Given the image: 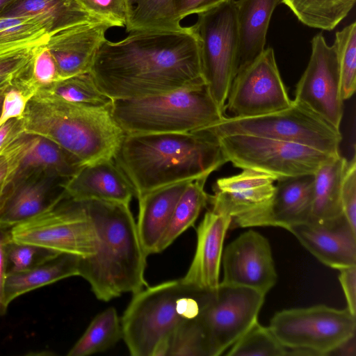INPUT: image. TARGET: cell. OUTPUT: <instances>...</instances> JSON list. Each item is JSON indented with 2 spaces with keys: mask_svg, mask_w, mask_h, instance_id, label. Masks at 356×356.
Instances as JSON below:
<instances>
[{
  "mask_svg": "<svg viewBox=\"0 0 356 356\" xmlns=\"http://www.w3.org/2000/svg\"><path fill=\"white\" fill-rule=\"evenodd\" d=\"M129 33L120 41L106 39L90 71L112 99L159 95L204 82L200 40L192 26Z\"/></svg>",
  "mask_w": 356,
  "mask_h": 356,
  "instance_id": "cell-1",
  "label": "cell"
},
{
  "mask_svg": "<svg viewBox=\"0 0 356 356\" xmlns=\"http://www.w3.org/2000/svg\"><path fill=\"white\" fill-rule=\"evenodd\" d=\"M113 159L137 199L163 187L209 177L227 162L217 138L206 129L125 134Z\"/></svg>",
  "mask_w": 356,
  "mask_h": 356,
  "instance_id": "cell-2",
  "label": "cell"
},
{
  "mask_svg": "<svg viewBox=\"0 0 356 356\" xmlns=\"http://www.w3.org/2000/svg\"><path fill=\"white\" fill-rule=\"evenodd\" d=\"M97 235L95 253L79 258V276L90 284L95 297L108 302L124 293L147 287L146 254L129 204L101 200L81 202Z\"/></svg>",
  "mask_w": 356,
  "mask_h": 356,
  "instance_id": "cell-3",
  "label": "cell"
},
{
  "mask_svg": "<svg viewBox=\"0 0 356 356\" xmlns=\"http://www.w3.org/2000/svg\"><path fill=\"white\" fill-rule=\"evenodd\" d=\"M111 107L72 102L38 90L21 118L23 131L49 139L83 165L113 159L125 134Z\"/></svg>",
  "mask_w": 356,
  "mask_h": 356,
  "instance_id": "cell-4",
  "label": "cell"
},
{
  "mask_svg": "<svg viewBox=\"0 0 356 356\" xmlns=\"http://www.w3.org/2000/svg\"><path fill=\"white\" fill-rule=\"evenodd\" d=\"M111 111L125 134L193 132L226 117L204 82L159 95L113 99Z\"/></svg>",
  "mask_w": 356,
  "mask_h": 356,
  "instance_id": "cell-5",
  "label": "cell"
},
{
  "mask_svg": "<svg viewBox=\"0 0 356 356\" xmlns=\"http://www.w3.org/2000/svg\"><path fill=\"white\" fill-rule=\"evenodd\" d=\"M203 293L179 279L133 294L121 318L122 339L130 355L161 356L176 328L198 315Z\"/></svg>",
  "mask_w": 356,
  "mask_h": 356,
  "instance_id": "cell-6",
  "label": "cell"
},
{
  "mask_svg": "<svg viewBox=\"0 0 356 356\" xmlns=\"http://www.w3.org/2000/svg\"><path fill=\"white\" fill-rule=\"evenodd\" d=\"M11 240L86 258L95 253L97 235L83 204L64 191L42 212L10 228Z\"/></svg>",
  "mask_w": 356,
  "mask_h": 356,
  "instance_id": "cell-7",
  "label": "cell"
},
{
  "mask_svg": "<svg viewBox=\"0 0 356 356\" xmlns=\"http://www.w3.org/2000/svg\"><path fill=\"white\" fill-rule=\"evenodd\" d=\"M216 137L249 135L301 144L338 156L342 136L319 116L293 100L287 108L245 118L225 117L204 129Z\"/></svg>",
  "mask_w": 356,
  "mask_h": 356,
  "instance_id": "cell-8",
  "label": "cell"
},
{
  "mask_svg": "<svg viewBox=\"0 0 356 356\" xmlns=\"http://www.w3.org/2000/svg\"><path fill=\"white\" fill-rule=\"evenodd\" d=\"M197 15L192 26L200 44L202 74L210 94L225 115V104L237 73L238 34L235 0Z\"/></svg>",
  "mask_w": 356,
  "mask_h": 356,
  "instance_id": "cell-9",
  "label": "cell"
},
{
  "mask_svg": "<svg viewBox=\"0 0 356 356\" xmlns=\"http://www.w3.org/2000/svg\"><path fill=\"white\" fill-rule=\"evenodd\" d=\"M266 295L250 288L220 282L204 292L195 317L208 356L221 355L258 321Z\"/></svg>",
  "mask_w": 356,
  "mask_h": 356,
  "instance_id": "cell-10",
  "label": "cell"
},
{
  "mask_svg": "<svg viewBox=\"0 0 356 356\" xmlns=\"http://www.w3.org/2000/svg\"><path fill=\"white\" fill-rule=\"evenodd\" d=\"M227 161L277 179L314 174L332 156L298 143L249 135L216 137Z\"/></svg>",
  "mask_w": 356,
  "mask_h": 356,
  "instance_id": "cell-11",
  "label": "cell"
},
{
  "mask_svg": "<svg viewBox=\"0 0 356 356\" xmlns=\"http://www.w3.org/2000/svg\"><path fill=\"white\" fill-rule=\"evenodd\" d=\"M286 349L305 348L326 356L341 341L356 333V316L346 307L324 305L277 312L268 326Z\"/></svg>",
  "mask_w": 356,
  "mask_h": 356,
  "instance_id": "cell-12",
  "label": "cell"
},
{
  "mask_svg": "<svg viewBox=\"0 0 356 356\" xmlns=\"http://www.w3.org/2000/svg\"><path fill=\"white\" fill-rule=\"evenodd\" d=\"M227 101L225 109L236 118L263 115L292 104L273 48H265L259 57L237 72Z\"/></svg>",
  "mask_w": 356,
  "mask_h": 356,
  "instance_id": "cell-13",
  "label": "cell"
},
{
  "mask_svg": "<svg viewBox=\"0 0 356 356\" xmlns=\"http://www.w3.org/2000/svg\"><path fill=\"white\" fill-rule=\"evenodd\" d=\"M311 44L310 58L296 85L293 101L340 131L343 100L336 47L328 45L321 33L314 36Z\"/></svg>",
  "mask_w": 356,
  "mask_h": 356,
  "instance_id": "cell-14",
  "label": "cell"
},
{
  "mask_svg": "<svg viewBox=\"0 0 356 356\" xmlns=\"http://www.w3.org/2000/svg\"><path fill=\"white\" fill-rule=\"evenodd\" d=\"M276 181L266 172L243 169L239 174L217 179L209 204L231 216L229 228L268 226L267 211Z\"/></svg>",
  "mask_w": 356,
  "mask_h": 356,
  "instance_id": "cell-15",
  "label": "cell"
},
{
  "mask_svg": "<svg viewBox=\"0 0 356 356\" xmlns=\"http://www.w3.org/2000/svg\"><path fill=\"white\" fill-rule=\"evenodd\" d=\"M8 173L0 188L40 177L67 179L83 165L79 160L44 137L22 133L4 151Z\"/></svg>",
  "mask_w": 356,
  "mask_h": 356,
  "instance_id": "cell-16",
  "label": "cell"
},
{
  "mask_svg": "<svg viewBox=\"0 0 356 356\" xmlns=\"http://www.w3.org/2000/svg\"><path fill=\"white\" fill-rule=\"evenodd\" d=\"M221 283L248 287L264 295L275 285L277 275L268 239L249 229L222 251Z\"/></svg>",
  "mask_w": 356,
  "mask_h": 356,
  "instance_id": "cell-17",
  "label": "cell"
},
{
  "mask_svg": "<svg viewBox=\"0 0 356 356\" xmlns=\"http://www.w3.org/2000/svg\"><path fill=\"white\" fill-rule=\"evenodd\" d=\"M286 230L325 266L338 270L356 266V232L343 214L322 222L293 225Z\"/></svg>",
  "mask_w": 356,
  "mask_h": 356,
  "instance_id": "cell-18",
  "label": "cell"
},
{
  "mask_svg": "<svg viewBox=\"0 0 356 356\" xmlns=\"http://www.w3.org/2000/svg\"><path fill=\"white\" fill-rule=\"evenodd\" d=\"M112 27L98 20L78 24L49 36L45 45L55 60L60 80L90 72L95 54Z\"/></svg>",
  "mask_w": 356,
  "mask_h": 356,
  "instance_id": "cell-19",
  "label": "cell"
},
{
  "mask_svg": "<svg viewBox=\"0 0 356 356\" xmlns=\"http://www.w3.org/2000/svg\"><path fill=\"white\" fill-rule=\"evenodd\" d=\"M232 218L210 208L197 228V245L192 262L180 280L197 291H211L220 282V270L226 233Z\"/></svg>",
  "mask_w": 356,
  "mask_h": 356,
  "instance_id": "cell-20",
  "label": "cell"
},
{
  "mask_svg": "<svg viewBox=\"0 0 356 356\" xmlns=\"http://www.w3.org/2000/svg\"><path fill=\"white\" fill-rule=\"evenodd\" d=\"M60 186L67 197L78 202L95 200L129 205L135 197L132 185L113 158L83 165Z\"/></svg>",
  "mask_w": 356,
  "mask_h": 356,
  "instance_id": "cell-21",
  "label": "cell"
},
{
  "mask_svg": "<svg viewBox=\"0 0 356 356\" xmlns=\"http://www.w3.org/2000/svg\"><path fill=\"white\" fill-rule=\"evenodd\" d=\"M280 2V0L235 1L238 34L237 72L264 51L270 21Z\"/></svg>",
  "mask_w": 356,
  "mask_h": 356,
  "instance_id": "cell-22",
  "label": "cell"
},
{
  "mask_svg": "<svg viewBox=\"0 0 356 356\" xmlns=\"http://www.w3.org/2000/svg\"><path fill=\"white\" fill-rule=\"evenodd\" d=\"M189 182L163 187L138 198L137 230L147 256L155 254L156 245L168 226L177 202Z\"/></svg>",
  "mask_w": 356,
  "mask_h": 356,
  "instance_id": "cell-23",
  "label": "cell"
},
{
  "mask_svg": "<svg viewBox=\"0 0 356 356\" xmlns=\"http://www.w3.org/2000/svg\"><path fill=\"white\" fill-rule=\"evenodd\" d=\"M269 204L268 226L287 229L309 220L313 193L314 174L281 178Z\"/></svg>",
  "mask_w": 356,
  "mask_h": 356,
  "instance_id": "cell-24",
  "label": "cell"
},
{
  "mask_svg": "<svg viewBox=\"0 0 356 356\" xmlns=\"http://www.w3.org/2000/svg\"><path fill=\"white\" fill-rule=\"evenodd\" d=\"M0 17H34L46 24L49 35L78 24L98 21L75 0H15Z\"/></svg>",
  "mask_w": 356,
  "mask_h": 356,
  "instance_id": "cell-25",
  "label": "cell"
},
{
  "mask_svg": "<svg viewBox=\"0 0 356 356\" xmlns=\"http://www.w3.org/2000/svg\"><path fill=\"white\" fill-rule=\"evenodd\" d=\"M48 191L39 177L0 189V227L10 228L42 212L56 198L48 199Z\"/></svg>",
  "mask_w": 356,
  "mask_h": 356,
  "instance_id": "cell-26",
  "label": "cell"
},
{
  "mask_svg": "<svg viewBox=\"0 0 356 356\" xmlns=\"http://www.w3.org/2000/svg\"><path fill=\"white\" fill-rule=\"evenodd\" d=\"M79 258L58 253L29 270L8 273L5 285L6 303L9 305L16 298L32 290L79 275Z\"/></svg>",
  "mask_w": 356,
  "mask_h": 356,
  "instance_id": "cell-27",
  "label": "cell"
},
{
  "mask_svg": "<svg viewBox=\"0 0 356 356\" xmlns=\"http://www.w3.org/2000/svg\"><path fill=\"white\" fill-rule=\"evenodd\" d=\"M347 163L339 154L314 172L312 207L307 222H322L343 215L341 188Z\"/></svg>",
  "mask_w": 356,
  "mask_h": 356,
  "instance_id": "cell-28",
  "label": "cell"
},
{
  "mask_svg": "<svg viewBox=\"0 0 356 356\" xmlns=\"http://www.w3.org/2000/svg\"><path fill=\"white\" fill-rule=\"evenodd\" d=\"M209 177L190 181L178 200L168 226L158 243L155 253L169 247L183 232L193 226L202 210L209 204L204 190Z\"/></svg>",
  "mask_w": 356,
  "mask_h": 356,
  "instance_id": "cell-29",
  "label": "cell"
},
{
  "mask_svg": "<svg viewBox=\"0 0 356 356\" xmlns=\"http://www.w3.org/2000/svg\"><path fill=\"white\" fill-rule=\"evenodd\" d=\"M121 339V319L116 309L109 307L93 318L67 355L86 356L102 353L115 346Z\"/></svg>",
  "mask_w": 356,
  "mask_h": 356,
  "instance_id": "cell-30",
  "label": "cell"
},
{
  "mask_svg": "<svg viewBox=\"0 0 356 356\" xmlns=\"http://www.w3.org/2000/svg\"><path fill=\"white\" fill-rule=\"evenodd\" d=\"M127 32L140 30L183 31L172 6V0H127Z\"/></svg>",
  "mask_w": 356,
  "mask_h": 356,
  "instance_id": "cell-31",
  "label": "cell"
},
{
  "mask_svg": "<svg viewBox=\"0 0 356 356\" xmlns=\"http://www.w3.org/2000/svg\"><path fill=\"white\" fill-rule=\"evenodd\" d=\"M280 3L303 24L332 31L348 15L355 0H280Z\"/></svg>",
  "mask_w": 356,
  "mask_h": 356,
  "instance_id": "cell-32",
  "label": "cell"
},
{
  "mask_svg": "<svg viewBox=\"0 0 356 356\" xmlns=\"http://www.w3.org/2000/svg\"><path fill=\"white\" fill-rule=\"evenodd\" d=\"M69 102L99 107L111 106L113 99L102 92L90 72L60 79L39 89Z\"/></svg>",
  "mask_w": 356,
  "mask_h": 356,
  "instance_id": "cell-33",
  "label": "cell"
},
{
  "mask_svg": "<svg viewBox=\"0 0 356 356\" xmlns=\"http://www.w3.org/2000/svg\"><path fill=\"white\" fill-rule=\"evenodd\" d=\"M45 22L34 17H0V50L46 42Z\"/></svg>",
  "mask_w": 356,
  "mask_h": 356,
  "instance_id": "cell-34",
  "label": "cell"
},
{
  "mask_svg": "<svg viewBox=\"0 0 356 356\" xmlns=\"http://www.w3.org/2000/svg\"><path fill=\"white\" fill-rule=\"evenodd\" d=\"M228 356H286L287 349L258 321L229 348Z\"/></svg>",
  "mask_w": 356,
  "mask_h": 356,
  "instance_id": "cell-35",
  "label": "cell"
},
{
  "mask_svg": "<svg viewBox=\"0 0 356 356\" xmlns=\"http://www.w3.org/2000/svg\"><path fill=\"white\" fill-rule=\"evenodd\" d=\"M336 47L340 71L341 96L350 99L356 88V23L336 32Z\"/></svg>",
  "mask_w": 356,
  "mask_h": 356,
  "instance_id": "cell-36",
  "label": "cell"
},
{
  "mask_svg": "<svg viewBox=\"0 0 356 356\" xmlns=\"http://www.w3.org/2000/svg\"><path fill=\"white\" fill-rule=\"evenodd\" d=\"M161 356H208L205 339L195 318L185 320L176 328Z\"/></svg>",
  "mask_w": 356,
  "mask_h": 356,
  "instance_id": "cell-37",
  "label": "cell"
},
{
  "mask_svg": "<svg viewBox=\"0 0 356 356\" xmlns=\"http://www.w3.org/2000/svg\"><path fill=\"white\" fill-rule=\"evenodd\" d=\"M46 42L0 50V90L30 75L36 49Z\"/></svg>",
  "mask_w": 356,
  "mask_h": 356,
  "instance_id": "cell-38",
  "label": "cell"
},
{
  "mask_svg": "<svg viewBox=\"0 0 356 356\" xmlns=\"http://www.w3.org/2000/svg\"><path fill=\"white\" fill-rule=\"evenodd\" d=\"M58 253L45 248L17 243L10 239L6 246L7 272L10 273L29 270Z\"/></svg>",
  "mask_w": 356,
  "mask_h": 356,
  "instance_id": "cell-39",
  "label": "cell"
},
{
  "mask_svg": "<svg viewBox=\"0 0 356 356\" xmlns=\"http://www.w3.org/2000/svg\"><path fill=\"white\" fill-rule=\"evenodd\" d=\"M28 77L6 90L0 115V127L11 119L22 117L29 101L36 92L28 81Z\"/></svg>",
  "mask_w": 356,
  "mask_h": 356,
  "instance_id": "cell-40",
  "label": "cell"
},
{
  "mask_svg": "<svg viewBox=\"0 0 356 356\" xmlns=\"http://www.w3.org/2000/svg\"><path fill=\"white\" fill-rule=\"evenodd\" d=\"M45 43L37 48L28 77L29 82L35 91L49 87L60 80L56 64Z\"/></svg>",
  "mask_w": 356,
  "mask_h": 356,
  "instance_id": "cell-41",
  "label": "cell"
},
{
  "mask_svg": "<svg viewBox=\"0 0 356 356\" xmlns=\"http://www.w3.org/2000/svg\"><path fill=\"white\" fill-rule=\"evenodd\" d=\"M88 13L113 27H125L128 19L127 0H75Z\"/></svg>",
  "mask_w": 356,
  "mask_h": 356,
  "instance_id": "cell-42",
  "label": "cell"
},
{
  "mask_svg": "<svg viewBox=\"0 0 356 356\" xmlns=\"http://www.w3.org/2000/svg\"><path fill=\"white\" fill-rule=\"evenodd\" d=\"M343 214L356 232V157L348 161L341 188Z\"/></svg>",
  "mask_w": 356,
  "mask_h": 356,
  "instance_id": "cell-43",
  "label": "cell"
},
{
  "mask_svg": "<svg viewBox=\"0 0 356 356\" xmlns=\"http://www.w3.org/2000/svg\"><path fill=\"white\" fill-rule=\"evenodd\" d=\"M227 0H172L173 9L177 18L181 22L192 14L207 10Z\"/></svg>",
  "mask_w": 356,
  "mask_h": 356,
  "instance_id": "cell-44",
  "label": "cell"
},
{
  "mask_svg": "<svg viewBox=\"0 0 356 356\" xmlns=\"http://www.w3.org/2000/svg\"><path fill=\"white\" fill-rule=\"evenodd\" d=\"M11 239L10 228L0 227V316L6 314L8 305L5 298L7 272L6 246Z\"/></svg>",
  "mask_w": 356,
  "mask_h": 356,
  "instance_id": "cell-45",
  "label": "cell"
},
{
  "mask_svg": "<svg viewBox=\"0 0 356 356\" xmlns=\"http://www.w3.org/2000/svg\"><path fill=\"white\" fill-rule=\"evenodd\" d=\"M339 271V280L346 297L347 308L356 316V266L341 268Z\"/></svg>",
  "mask_w": 356,
  "mask_h": 356,
  "instance_id": "cell-46",
  "label": "cell"
},
{
  "mask_svg": "<svg viewBox=\"0 0 356 356\" xmlns=\"http://www.w3.org/2000/svg\"><path fill=\"white\" fill-rule=\"evenodd\" d=\"M22 133L24 131L21 118L11 119L0 127V156Z\"/></svg>",
  "mask_w": 356,
  "mask_h": 356,
  "instance_id": "cell-47",
  "label": "cell"
},
{
  "mask_svg": "<svg viewBox=\"0 0 356 356\" xmlns=\"http://www.w3.org/2000/svg\"><path fill=\"white\" fill-rule=\"evenodd\" d=\"M356 333L348 337L332 350L326 356H356Z\"/></svg>",
  "mask_w": 356,
  "mask_h": 356,
  "instance_id": "cell-48",
  "label": "cell"
},
{
  "mask_svg": "<svg viewBox=\"0 0 356 356\" xmlns=\"http://www.w3.org/2000/svg\"><path fill=\"white\" fill-rule=\"evenodd\" d=\"M8 173V163L3 156H0V186L3 184Z\"/></svg>",
  "mask_w": 356,
  "mask_h": 356,
  "instance_id": "cell-49",
  "label": "cell"
},
{
  "mask_svg": "<svg viewBox=\"0 0 356 356\" xmlns=\"http://www.w3.org/2000/svg\"><path fill=\"white\" fill-rule=\"evenodd\" d=\"M13 1L15 0H0V13Z\"/></svg>",
  "mask_w": 356,
  "mask_h": 356,
  "instance_id": "cell-50",
  "label": "cell"
},
{
  "mask_svg": "<svg viewBox=\"0 0 356 356\" xmlns=\"http://www.w3.org/2000/svg\"><path fill=\"white\" fill-rule=\"evenodd\" d=\"M7 88H3V89L0 90V115H1V108H2L4 94H5L6 90Z\"/></svg>",
  "mask_w": 356,
  "mask_h": 356,
  "instance_id": "cell-51",
  "label": "cell"
}]
</instances>
